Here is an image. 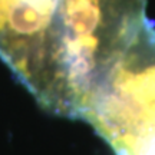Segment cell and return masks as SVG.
Listing matches in <instances>:
<instances>
[{"mask_svg":"<svg viewBox=\"0 0 155 155\" xmlns=\"http://www.w3.org/2000/svg\"><path fill=\"white\" fill-rule=\"evenodd\" d=\"M147 0H0V61L39 105L81 119L147 23Z\"/></svg>","mask_w":155,"mask_h":155,"instance_id":"cell-1","label":"cell"},{"mask_svg":"<svg viewBox=\"0 0 155 155\" xmlns=\"http://www.w3.org/2000/svg\"><path fill=\"white\" fill-rule=\"evenodd\" d=\"M115 155H155V28L148 20L81 115Z\"/></svg>","mask_w":155,"mask_h":155,"instance_id":"cell-2","label":"cell"}]
</instances>
